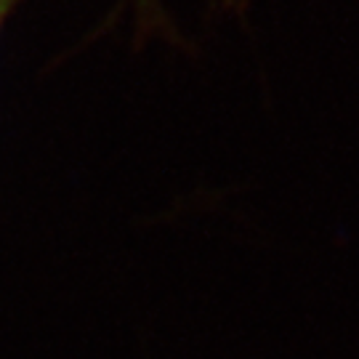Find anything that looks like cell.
Masks as SVG:
<instances>
[{
	"label": "cell",
	"mask_w": 359,
	"mask_h": 359,
	"mask_svg": "<svg viewBox=\"0 0 359 359\" xmlns=\"http://www.w3.org/2000/svg\"><path fill=\"white\" fill-rule=\"evenodd\" d=\"M13 0H0V25H3V19H6V13L11 11Z\"/></svg>",
	"instance_id": "cell-1"
}]
</instances>
